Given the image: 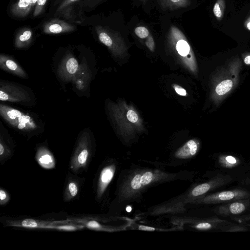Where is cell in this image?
<instances>
[{"label":"cell","mask_w":250,"mask_h":250,"mask_svg":"<svg viewBox=\"0 0 250 250\" xmlns=\"http://www.w3.org/2000/svg\"><path fill=\"white\" fill-rule=\"evenodd\" d=\"M170 177V175L161 171L146 170L134 172L123 184L120 195L126 198L135 197L145 188Z\"/></svg>","instance_id":"6da1fadb"},{"label":"cell","mask_w":250,"mask_h":250,"mask_svg":"<svg viewBox=\"0 0 250 250\" xmlns=\"http://www.w3.org/2000/svg\"><path fill=\"white\" fill-rule=\"evenodd\" d=\"M0 100L31 106L35 104V96L28 87L14 82L1 80Z\"/></svg>","instance_id":"7a4b0ae2"},{"label":"cell","mask_w":250,"mask_h":250,"mask_svg":"<svg viewBox=\"0 0 250 250\" xmlns=\"http://www.w3.org/2000/svg\"><path fill=\"white\" fill-rule=\"evenodd\" d=\"M92 135L85 130L82 132L70 163V169L77 173L86 168L92 155Z\"/></svg>","instance_id":"3957f363"},{"label":"cell","mask_w":250,"mask_h":250,"mask_svg":"<svg viewBox=\"0 0 250 250\" xmlns=\"http://www.w3.org/2000/svg\"><path fill=\"white\" fill-rule=\"evenodd\" d=\"M0 114L8 124L19 130L30 132L38 128L30 116L2 104H0Z\"/></svg>","instance_id":"277c9868"},{"label":"cell","mask_w":250,"mask_h":250,"mask_svg":"<svg viewBox=\"0 0 250 250\" xmlns=\"http://www.w3.org/2000/svg\"><path fill=\"white\" fill-rule=\"evenodd\" d=\"M250 198V192L248 190L237 188L223 191L208 195H204L193 199L192 202L203 204H215L228 202Z\"/></svg>","instance_id":"5b68a950"},{"label":"cell","mask_w":250,"mask_h":250,"mask_svg":"<svg viewBox=\"0 0 250 250\" xmlns=\"http://www.w3.org/2000/svg\"><path fill=\"white\" fill-rule=\"evenodd\" d=\"M99 41L115 54H120L125 50V45L120 33L108 27L100 25L95 27Z\"/></svg>","instance_id":"8992f818"},{"label":"cell","mask_w":250,"mask_h":250,"mask_svg":"<svg viewBox=\"0 0 250 250\" xmlns=\"http://www.w3.org/2000/svg\"><path fill=\"white\" fill-rule=\"evenodd\" d=\"M232 180V178L230 176L222 174L218 175L208 182L200 184L194 187L190 191L188 196L194 199L204 195L209 191H211L230 183Z\"/></svg>","instance_id":"52a82bcc"},{"label":"cell","mask_w":250,"mask_h":250,"mask_svg":"<svg viewBox=\"0 0 250 250\" xmlns=\"http://www.w3.org/2000/svg\"><path fill=\"white\" fill-rule=\"evenodd\" d=\"M80 64L77 59L71 54H67L58 69L60 77L63 81H72L79 70Z\"/></svg>","instance_id":"ba28073f"},{"label":"cell","mask_w":250,"mask_h":250,"mask_svg":"<svg viewBox=\"0 0 250 250\" xmlns=\"http://www.w3.org/2000/svg\"><path fill=\"white\" fill-rule=\"evenodd\" d=\"M250 206V198L234 201L217 207L215 211L220 215L229 216L241 214Z\"/></svg>","instance_id":"9c48e42d"},{"label":"cell","mask_w":250,"mask_h":250,"mask_svg":"<svg viewBox=\"0 0 250 250\" xmlns=\"http://www.w3.org/2000/svg\"><path fill=\"white\" fill-rule=\"evenodd\" d=\"M0 68L3 70L23 79H27L28 75L21 66L11 56L0 55Z\"/></svg>","instance_id":"30bf717a"},{"label":"cell","mask_w":250,"mask_h":250,"mask_svg":"<svg viewBox=\"0 0 250 250\" xmlns=\"http://www.w3.org/2000/svg\"><path fill=\"white\" fill-rule=\"evenodd\" d=\"M75 27L73 25L59 19H52L46 22L43 26V31L48 34H57L74 31Z\"/></svg>","instance_id":"8fae6325"},{"label":"cell","mask_w":250,"mask_h":250,"mask_svg":"<svg viewBox=\"0 0 250 250\" xmlns=\"http://www.w3.org/2000/svg\"><path fill=\"white\" fill-rule=\"evenodd\" d=\"M115 169L114 166L111 165L105 167L101 171L97 189V196L99 199L102 197L112 180L114 174Z\"/></svg>","instance_id":"7c38bea8"},{"label":"cell","mask_w":250,"mask_h":250,"mask_svg":"<svg viewBox=\"0 0 250 250\" xmlns=\"http://www.w3.org/2000/svg\"><path fill=\"white\" fill-rule=\"evenodd\" d=\"M35 158L39 165L44 169H51L55 167L56 162L53 155L44 146L38 148Z\"/></svg>","instance_id":"4fadbf2b"},{"label":"cell","mask_w":250,"mask_h":250,"mask_svg":"<svg viewBox=\"0 0 250 250\" xmlns=\"http://www.w3.org/2000/svg\"><path fill=\"white\" fill-rule=\"evenodd\" d=\"M90 71L85 62L80 64L77 74L72 80L76 87L80 90L85 89L90 81Z\"/></svg>","instance_id":"5bb4252c"},{"label":"cell","mask_w":250,"mask_h":250,"mask_svg":"<svg viewBox=\"0 0 250 250\" xmlns=\"http://www.w3.org/2000/svg\"><path fill=\"white\" fill-rule=\"evenodd\" d=\"M9 226L27 228L53 229H61L62 226H53L48 223L41 222L33 219H26L21 221L9 222Z\"/></svg>","instance_id":"9a60e30c"},{"label":"cell","mask_w":250,"mask_h":250,"mask_svg":"<svg viewBox=\"0 0 250 250\" xmlns=\"http://www.w3.org/2000/svg\"><path fill=\"white\" fill-rule=\"evenodd\" d=\"M32 6L29 0H19L10 9L11 14L16 17H24L28 15Z\"/></svg>","instance_id":"2e32d148"},{"label":"cell","mask_w":250,"mask_h":250,"mask_svg":"<svg viewBox=\"0 0 250 250\" xmlns=\"http://www.w3.org/2000/svg\"><path fill=\"white\" fill-rule=\"evenodd\" d=\"M33 33L29 28H24L20 30L17 34L15 45L18 48L28 47L31 42Z\"/></svg>","instance_id":"e0dca14e"},{"label":"cell","mask_w":250,"mask_h":250,"mask_svg":"<svg viewBox=\"0 0 250 250\" xmlns=\"http://www.w3.org/2000/svg\"><path fill=\"white\" fill-rule=\"evenodd\" d=\"M197 150V144L195 141L190 140L176 152L175 156L179 158L188 159L195 155Z\"/></svg>","instance_id":"ac0fdd59"},{"label":"cell","mask_w":250,"mask_h":250,"mask_svg":"<svg viewBox=\"0 0 250 250\" xmlns=\"http://www.w3.org/2000/svg\"><path fill=\"white\" fill-rule=\"evenodd\" d=\"M161 7L164 10H174L186 8L191 4L190 0H157Z\"/></svg>","instance_id":"d6986e66"},{"label":"cell","mask_w":250,"mask_h":250,"mask_svg":"<svg viewBox=\"0 0 250 250\" xmlns=\"http://www.w3.org/2000/svg\"><path fill=\"white\" fill-rule=\"evenodd\" d=\"M13 152L12 146L5 140V136L0 133V161L1 164L10 159Z\"/></svg>","instance_id":"ffe728a7"},{"label":"cell","mask_w":250,"mask_h":250,"mask_svg":"<svg viewBox=\"0 0 250 250\" xmlns=\"http://www.w3.org/2000/svg\"><path fill=\"white\" fill-rule=\"evenodd\" d=\"M79 189V183L77 181L70 179L67 182L65 187L63 199L65 202H68L75 197L78 193Z\"/></svg>","instance_id":"44dd1931"},{"label":"cell","mask_w":250,"mask_h":250,"mask_svg":"<svg viewBox=\"0 0 250 250\" xmlns=\"http://www.w3.org/2000/svg\"><path fill=\"white\" fill-rule=\"evenodd\" d=\"M232 85L233 83L231 80H224L217 85L215 91L219 95H224L231 89Z\"/></svg>","instance_id":"7402d4cb"},{"label":"cell","mask_w":250,"mask_h":250,"mask_svg":"<svg viewBox=\"0 0 250 250\" xmlns=\"http://www.w3.org/2000/svg\"><path fill=\"white\" fill-rule=\"evenodd\" d=\"M225 3L224 0H217L214 5L213 12L218 20H222L224 16Z\"/></svg>","instance_id":"603a6c76"},{"label":"cell","mask_w":250,"mask_h":250,"mask_svg":"<svg viewBox=\"0 0 250 250\" xmlns=\"http://www.w3.org/2000/svg\"><path fill=\"white\" fill-rule=\"evenodd\" d=\"M104 0H82L80 5L83 8L90 9L98 5Z\"/></svg>","instance_id":"cb8c5ba5"},{"label":"cell","mask_w":250,"mask_h":250,"mask_svg":"<svg viewBox=\"0 0 250 250\" xmlns=\"http://www.w3.org/2000/svg\"><path fill=\"white\" fill-rule=\"evenodd\" d=\"M136 36L141 39L146 38L149 35V31L144 26H138L134 30Z\"/></svg>","instance_id":"d4e9b609"},{"label":"cell","mask_w":250,"mask_h":250,"mask_svg":"<svg viewBox=\"0 0 250 250\" xmlns=\"http://www.w3.org/2000/svg\"><path fill=\"white\" fill-rule=\"evenodd\" d=\"M46 1L47 0H38L33 12V16L34 17H37L42 12Z\"/></svg>","instance_id":"484cf974"},{"label":"cell","mask_w":250,"mask_h":250,"mask_svg":"<svg viewBox=\"0 0 250 250\" xmlns=\"http://www.w3.org/2000/svg\"><path fill=\"white\" fill-rule=\"evenodd\" d=\"M10 197L8 193L4 189L0 188V204L3 206L6 204L10 200Z\"/></svg>","instance_id":"4316f807"},{"label":"cell","mask_w":250,"mask_h":250,"mask_svg":"<svg viewBox=\"0 0 250 250\" xmlns=\"http://www.w3.org/2000/svg\"><path fill=\"white\" fill-rule=\"evenodd\" d=\"M79 0H64L59 6L57 12H62L65 10L67 8H69L71 5Z\"/></svg>","instance_id":"83f0119b"},{"label":"cell","mask_w":250,"mask_h":250,"mask_svg":"<svg viewBox=\"0 0 250 250\" xmlns=\"http://www.w3.org/2000/svg\"><path fill=\"white\" fill-rule=\"evenodd\" d=\"M128 120L133 123H136L139 118L137 113L133 110L130 109L126 114Z\"/></svg>","instance_id":"f1b7e54d"},{"label":"cell","mask_w":250,"mask_h":250,"mask_svg":"<svg viewBox=\"0 0 250 250\" xmlns=\"http://www.w3.org/2000/svg\"><path fill=\"white\" fill-rule=\"evenodd\" d=\"M145 44L147 47L152 52L154 51L155 43L154 39L151 35H149L146 38Z\"/></svg>","instance_id":"f546056e"},{"label":"cell","mask_w":250,"mask_h":250,"mask_svg":"<svg viewBox=\"0 0 250 250\" xmlns=\"http://www.w3.org/2000/svg\"><path fill=\"white\" fill-rule=\"evenodd\" d=\"M223 164H226L228 163V166H234V164L237 163L236 158L232 156H228L224 158L222 161Z\"/></svg>","instance_id":"4dcf8cb0"},{"label":"cell","mask_w":250,"mask_h":250,"mask_svg":"<svg viewBox=\"0 0 250 250\" xmlns=\"http://www.w3.org/2000/svg\"><path fill=\"white\" fill-rule=\"evenodd\" d=\"M173 86L177 94L181 96L187 95V92L183 87L176 84H174Z\"/></svg>","instance_id":"1f68e13d"},{"label":"cell","mask_w":250,"mask_h":250,"mask_svg":"<svg viewBox=\"0 0 250 250\" xmlns=\"http://www.w3.org/2000/svg\"><path fill=\"white\" fill-rule=\"evenodd\" d=\"M138 229L141 230H144V231H153L155 230V228L149 227V226H143L141 225L139 226Z\"/></svg>","instance_id":"d6a6232c"},{"label":"cell","mask_w":250,"mask_h":250,"mask_svg":"<svg viewBox=\"0 0 250 250\" xmlns=\"http://www.w3.org/2000/svg\"><path fill=\"white\" fill-rule=\"evenodd\" d=\"M244 62L247 64H250V56H248L245 58Z\"/></svg>","instance_id":"836d02e7"},{"label":"cell","mask_w":250,"mask_h":250,"mask_svg":"<svg viewBox=\"0 0 250 250\" xmlns=\"http://www.w3.org/2000/svg\"><path fill=\"white\" fill-rule=\"evenodd\" d=\"M246 26L247 29L250 31V17L247 20L246 23Z\"/></svg>","instance_id":"e575fe53"},{"label":"cell","mask_w":250,"mask_h":250,"mask_svg":"<svg viewBox=\"0 0 250 250\" xmlns=\"http://www.w3.org/2000/svg\"><path fill=\"white\" fill-rule=\"evenodd\" d=\"M37 1L38 0H29V1L32 6H34L35 5H36Z\"/></svg>","instance_id":"d590c367"},{"label":"cell","mask_w":250,"mask_h":250,"mask_svg":"<svg viewBox=\"0 0 250 250\" xmlns=\"http://www.w3.org/2000/svg\"><path fill=\"white\" fill-rule=\"evenodd\" d=\"M140 0L144 2H145L146 1V0Z\"/></svg>","instance_id":"8d00e7d4"}]
</instances>
